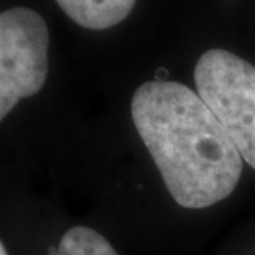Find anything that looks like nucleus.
<instances>
[{"label": "nucleus", "mask_w": 255, "mask_h": 255, "mask_svg": "<svg viewBox=\"0 0 255 255\" xmlns=\"http://www.w3.org/2000/svg\"><path fill=\"white\" fill-rule=\"evenodd\" d=\"M0 255H8L7 249H5V246H3V242H2V241H0Z\"/></svg>", "instance_id": "423d86ee"}, {"label": "nucleus", "mask_w": 255, "mask_h": 255, "mask_svg": "<svg viewBox=\"0 0 255 255\" xmlns=\"http://www.w3.org/2000/svg\"><path fill=\"white\" fill-rule=\"evenodd\" d=\"M58 7L83 28L107 30L124 21L137 0H55Z\"/></svg>", "instance_id": "20e7f679"}, {"label": "nucleus", "mask_w": 255, "mask_h": 255, "mask_svg": "<svg viewBox=\"0 0 255 255\" xmlns=\"http://www.w3.org/2000/svg\"><path fill=\"white\" fill-rule=\"evenodd\" d=\"M194 84L242 160L255 170V66L234 53L214 48L198 59Z\"/></svg>", "instance_id": "f03ea898"}, {"label": "nucleus", "mask_w": 255, "mask_h": 255, "mask_svg": "<svg viewBox=\"0 0 255 255\" xmlns=\"http://www.w3.org/2000/svg\"><path fill=\"white\" fill-rule=\"evenodd\" d=\"M50 31L45 18L26 7L0 13V122L48 78Z\"/></svg>", "instance_id": "7ed1b4c3"}, {"label": "nucleus", "mask_w": 255, "mask_h": 255, "mask_svg": "<svg viewBox=\"0 0 255 255\" xmlns=\"http://www.w3.org/2000/svg\"><path fill=\"white\" fill-rule=\"evenodd\" d=\"M132 119L181 208H209L236 189L242 156L198 92L175 81H146L132 97Z\"/></svg>", "instance_id": "f257e3e1"}, {"label": "nucleus", "mask_w": 255, "mask_h": 255, "mask_svg": "<svg viewBox=\"0 0 255 255\" xmlns=\"http://www.w3.org/2000/svg\"><path fill=\"white\" fill-rule=\"evenodd\" d=\"M50 255H119L107 239L86 226H76L63 234L56 247H50Z\"/></svg>", "instance_id": "39448f33"}]
</instances>
